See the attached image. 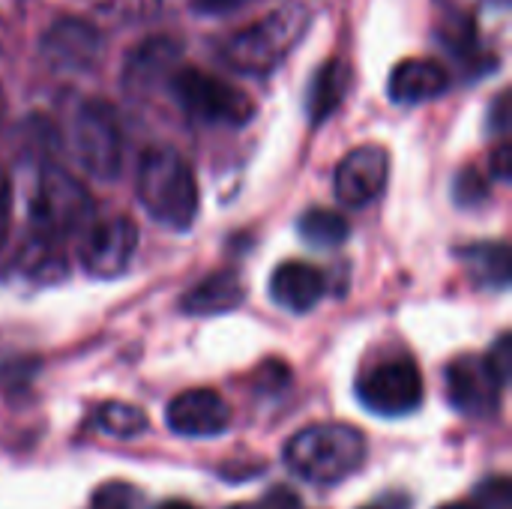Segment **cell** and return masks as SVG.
<instances>
[{
  "mask_svg": "<svg viewBox=\"0 0 512 509\" xmlns=\"http://www.w3.org/2000/svg\"><path fill=\"white\" fill-rule=\"evenodd\" d=\"M369 509H372V507H369Z\"/></svg>",
  "mask_w": 512,
  "mask_h": 509,
  "instance_id": "e575fe53",
  "label": "cell"
},
{
  "mask_svg": "<svg viewBox=\"0 0 512 509\" xmlns=\"http://www.w3.org/2000/svg\"><path fill=\"white\" fill-rule=\"evenodd\" d=\"M489 129L495 135H507V129H510V93L507 90H501L489 108Z\"/></svg>",
  "mask_w": 512,
  "mask_h": 509,
  "instance_id": "83f0119b",
  "label": "cell"
},
{
  "mask_svg": "<svg viewBox=\"0 0 512 509\" xmlns=\"http://www.w3.org/2000/svg\"><path fill=\"white\" fill-rule=\"evenodd\" d=\"M390 180V153L381 144H360L354 147L336 168L333 189L345 207H369Z\"/></svg>",
  "mask_w": 512,
  "mask_h": 509,
  "instance_id": "30bf717a",
  "label": "cell"
},
{
  "mask_svg": "<svg viewBox=\"0 0 512 509\" xmlns=\"http://www.w3.org/2000/svg\"><path fill=\"white\" fill-rule=\"evenodd\" d=\"M9 210H12V186H9V174L0 165V246L6 243V231H9Z\"/></svg>",
  "mask_w": 512,
  "mask_h": 509,
  "instance_id": "f1b7e54d",
  "label": "cell"
},
{
  "mask_svg": "<svg viewBox=\"0 0 512 509\" xmlns=\"http://www.w3.org/2000/svg\"><path fill=\"white\" fill-rule=\"evenodd\" d=\"M72 150L96 180H117L123 168V129L105 99H84L72 117Z\"/></svg>",
  "mask_w": 512,
  "mask_h": 509,
  "instance_id": "8992f818",
  "label": "cell"
},
{
  "mask_svg": "<svg viewBox=\"0 0 512 509\" xmlns=\"http://www.w3.org/2000/svg\"><path fill=\"white\" fill-rule=\"evenodd\" d=\"M489 168H492V174L498 177V180H507L512 171V150L510 144L504 141L501 147H495V153H492V162H489Z\"/></svg>",
  "mask_w": 512,
  "mask_h": 509,
  "instance_id": "f546056e",
  "label": "cell"
},
{
  "mask_svg": "<svg viewBox=\"0 0 512 509\" xmlns=\"http://www.w3.org/2000/svg\"><path fill=\"white\" fill-rule=\"evenodd\" d=\"M165 423L183 438H216L231 423V408L216 390H186L168 402Z\"/></svg>",
  "mask_w": 512,
  "mask_h": 509,
  "instance_id": "7c38bea8",
  "label": "cell"
},
{
  "mask_svg": "<svg viewBox=\"0 0 512 509\" xmlns=\"http://www.w3.org/2000/svg\"><path fill=\"white\" fill-rule=\"evenodd\" d=\"M489 357V363H492V369H495V375L501 378V384L507 387L510 384V375H512V339L510 333H501V339L495 342V348L486 354Z\"/></svg>",
  "mask_w": 512,
  "mask_h": 509,
  "instance_id": "484cf974",
  "label": "cell"
},
{
  "mask_svg": "<svg viewBox=\"0 0 512 509\" xmlns=\"http://www.w3.org/2000/svg\"><path fill=\"white\" fill-rule=\"evenodd\" d=\"M474 509H512V483L507 477H492L477 489Z\"/></svg>",
  "mask_w": 512,
  "mask_h": 509,
  "instance_id": "cb8c5ba5",
  "label": "cell"
},
{
  "mask_svg": "<svg viewBox=\"0 0 512 509\" xmlns=\"http://www.w3.org/2000/svg\"><path fill=\"white\" fill-rule=\"evenodd\" d=\"M453 78L450 69L441 60H429V57H411L402 60L387 81V93L396 105H423L432 102L438 96H444L450 90Z\"/></svg>",
  "mask_w": 512,
  "mask_h": 509,
  "instance_id": "9a60e30c",
  "label": "cell"
},
{
  "mask_svg": "<svg viewBox=\"0 0 512 509\" xmlns=\"http://www.w3.org/2000/svg\"><path fill=\"white\" fill-rule=\"evenodd\" d=\"M93 426L111 438H138L141 432H147V417L135 405L105 402L93 411Z\"/></svg>",
  "mask_w": 512,
  "mask_h": 509,
  "instance_id": "44dd1931",
  "label": "cell"
},
{
  "mask_svg": "<svg viewBox=\"0 0 512 509\" xmlns=\"http://www.w3.org/2000/svg\"><path fill=\"white\" fill-rule=\"evenodd\" d=\"M102 33L81 18H60L42 36V57L60 72H90L102 60Z\"/></svg>",
  "mask_w": 512,
  "mask_h": 509,
  "instance_id": "8fae6325",
  "label": "cell"
},
{
  "mask_svg": "<svg viewBox=\"0 0 512 509\" xmlns=\"http://www.w3.org/2000/svg\"><path fill=\"white\" fill-rule=\"evenodd\" d=\"M189 3H192V9H195L198 15H210V18H216V15L240 12V9H246L249 3H255V0H189Z\"/></svg>",
  "mask_w": 512,
  "mask_h": 509,
  "instance_id": "4316f807",
  "label": "cell"
},
{
  "mask_svg": "<svg viewBox=\"0 0 512 509\" xmlns=\"http://www.w3.org/2000/svg\"><path fill=\"white\" fill-rule=\"evenodd\" d=\"M135 249H138L135 222L126 216H111L87 225L78 258L93 279H114L129 267Z\"/></svg>",
  "mask_w": 512,
  "mask_h": 509,
  "instance_id": "ba28073f",
  "label": "cell"
},
{
  "mask_svg": "<svg viewBox=\"0 0 512 509\" xmlns=\"http://www.w3.org/2000/svg\"><path fill=\"white\" fill-rule=\"evenodd\" d=\"M168 93L183 108L186 117L204 126H246L255 117V102L249 93L234 87L231 81L195 69V66H177L168 78Z\"/></svg>",
  "mask_w": 512,
  "mask_h": 509,
  "instance_id": "277c9868",
  "label": "cell"
},
{
  "mask_svg": "<svg viewBox=\"0 0 512 509\" xmlns=\"http://www.w3.org/2000/svg\"><path fill=\"white\" fill-rule=\"evenodd\" d=\"M309 27H312L309 6L285 3L267 12L264 18L228 33L216 45V54L228 69L240 75H270L303 42Z\"/></svg>",
  "mask_w": 512,
  "mask_h": 509,
  "instance_id": "6da1fadb",
  "label": "cell"
},
{
  "mask_svg": "<svg viewBox=\"0 0 512 509\" xmlns=\"http://www.w3.org/2000/svg\"><path fill=\"white\" fill-rule=\"evenodd\" d=\"M462 261L474 273V279L486 288L510 285V249L507 243H477L462 252Z\"/></svg>",
  "mask_w": 512,
  "mask_h": 509,
  "instance_id": "d6986e66",
  "label": "cell"
},
{
  "mask_svg": "<svg viewBox=\"0 0 512 509\" xmlns=\"http://www.w3.org/2000/svg\"><path fill=\"white\" fill-rule=\"evenodd\" d=\"M246 288L240 282V276L234 270H222L207 276L204 282H198L192 291H186L180 309L189 315H222L231 312L243 303Z\"/></svg>",
  "mask_w": 512,
  "mask_h": 509,
  "instance_id": "ac0fdd59",
  "label": "cell"
},
{
  "mask_svg": "<svg viewBox=\"0 0 512 509\" xmlns=\"http://www.w3.org/2000/svg\"><path fill=\"white\" fill-rule=\"evenodd\" d=\"M366 462V438L348 423H315L285 444V465L312 486H333L357 474Z\"/></svg>",
  "mask_w": 512,
  "mask_h": 509,
  "instance_id": "3957f363",
  "label": "cell"
},
{
  "mask_svg": "<svg viewBox=\"0 0 512 509\" xmlns=\"http://www.w3.org/2000/svg\"><path fill=\"white\" fill-rule=\"evenodd\" d=\"M357 399L378 417H405L423 405V375L411 360H387L360 378Z\"/></svg>",
  "mask_w": 512,
  "mask_h": 509,
  "instance_id": "52a82bcc",
  "label": "cell"
},
{
  "mask_svg": "<svg viewBox=\"0 0 512 509\" xmlns=\"http://www.w3.org/2000/svg\"><path fill=\"white\" fill-rule=\"evenodd\" d=\"M93 509H147V498L132 483H105L93 492Z\"/></svg>",
  "mask_w": 512,
  "mask_h": 509,
  "instance_id": "603a6c76",
  "label": "cell"
},
{
  "mask_svg": "<svg viewBox=\"0 0 512 509\" xmlns=\"http://www.w3.org/2000/svg\"><path fill=\"white\" fill-rule=\"evenodd\" d=\"M348 90H351V66L339 57L321 63L306 87V114L312 126H321L324 120H330L345 102Z\"/></svg>",
  "mask_w": 512,
  "mask_h": 509,
  "instance_id": "e0dca14e",
  "label": "cell"
},
{
  "mask_svg": "<svg viewBox=\"0 0 512 509\" xmlns=\"http://www.w3.org/2000/svg\"><path fill=\"white\" fill-rule=\"evenodd\" d=\"M183 45L171 36H150L126 54L123 87L132 96H144L156 87H165L171 72L177 69Z\"/></svg>",
  "mask_w": 512,
  "mask_h": 509,
  "instance_id": "4fadbf2b",
  "label": "cell"
},
{
  "mask_svg": "<svg viewBox=\"0 0 512 509\" xmlns=\"http://www.w3.org/2000/svg\"><path fill=\"white\" fill-rule=\"evenodd\" d=\"M228 509H261V507H249V504H234V507Z\"/></svg>",
  "mask_w": 512,
  "mask_h": 509,
  "instance_id": "836d02e7",
  "label": "cell"
},
{
  "mask_svg": "<svg viewBox=\"0 0 512 509\" xmlns=\"http://www.w3.org/2000/svg\"><path fill=\"white\" fill-rule=\"evenodd\" d=\"M135 192L141 207L165 228L186 231L198 216V183L192 165L174 147H147L138 171H135Z\"/></svg>",
  "mask_w": 512,
  "mask_h": 509,
  "instance_id": "7a4b0ae2",
  "label": "cell"
},
{
  "mask_svg": "<svg viewBox=\"0 0 512 509\" xmlns=\"http://www.w3.org/2000/svg\"><path fill=\"white\" fill-rule=\"evenodd\" d=\"M441 509H474L471 504H447V507H441Z\"/></svg>",
  "mask_w": 512,
  "mask_h": 509,
  "instance_id": "d6a6232c",
  "label": "cell"
},
{
  "mask_svg": "<svg viewBox=\"0 0 512 509\" xmlns=\"http://www.w3.org/2000/svg\"><path fill=\"white\" fill-rule=\"evenodd\" d=\"M270 297L288 312H309L324 297V276L306 261H285L270 279Z\"/></svg>",
  "mask_w": 512,
  "mask_h": 509,
  "instance_id": "2e32d148",
  "label": "cell"
},
{
  "mask_svg": "<svg viewBox=\"0 0 512 509\" xmlns=\"http://www.w3.org/2000/svg\"><path fill=\"white\" fill-rule=\"evenodd\" d=\"M21 267H24L27 276L42 279V282H54V279H63V276H66V261H63L57 243L42 240V237H33V240L24 246Z\"/></svg>",
  "mask_w": 512,
  "mask_h": 509,
  "instance_id": "7402d4cb",
  "label": "cell"
},
{
  "mask_svg": "<svg viewBox=\"0 0 512 509\" xmlns=\"http://www.w3.org/2000/svg\"><path fill=\"white\" fill-rule=\"evenodd\" d=\"M486 198V180L480 177L477 168H465L456 177V201L459 204H477Z\"/></svg>",
  "mask_w": 512,
  "mask_h": 509,
  "instance_id": "d4e9b609",
  "label": "cell"
},
{
  "mask_svg": "<svg viewBox=\"0 0 512 509\" xmlns=\"http://www.w3.org/2000/svg\"><path fill=\"white\" fill-rule=\"evenodd\" d=\"M504 384L495 375L489 357L468 354L450 363L447 369V399L459 414L468 417H489L501 405Z\"/></svg>",
  "mask_w": 512,
  "mask_h": 509,
  "instance_id": "9c48e42d",
  "label": "cell"
},
{
  "mask_svg": "<svg viewBox=\"0 0 512 509\" xmlns=\"http://www.w3.org/2000/svg\"><path fill=\"white\" fill-rule=\"evenodd\" d=\"M261 509H300V501H297L291 492L276 489V492H270V495L264 498V507Z\"/></svg>",
  "mask_w": 512,
  "mask_h": 509,
  "instance_id": "4dcf8cb0",
  "label": "cell"
},
{
  "mask_svg": "<svg viewBox=\"0 0 512 509\" xmlns=\"http://www.w3.org/2000/svg\"><path fill=\"white\" fill-rule=\"evenodd\" d=\"M90 219H93V198L84 189V183L60 165H45L30 195L33 237L54 243L66 234L84 231Z\"/></svg>",
  "mask_w": 512,
  "mask_h": 509,
  "instance_id": "5b68a950",
  "label": "cell"
},
{
  "mask_svg": "<svg viewBox=\"0 0 512 509\" xmlns=\"http://www.w3.org/2000/svg\"><path fill=\"white\" fill-rule=\"evenodd\" d=\"M159 509H195V507H189L186 501H168V504H162Z\"/></svg>",
  "mask_w": 512,
  "mask_h": 509,
  "instance_id": "1f68e13d",
  "label": "cell"
},
{
  "mask_svg": "<svg viewBox=\"0 0 512 509\" xmlns=\"http://www.w3.org/2000/svg\"><path fill=\"white\" fill-rule=\"evenodd\" d=\"M300 237L315 246V249H336L348 240L351 234V225L342 213L336 210H327V207H309L303 216H300Z\"/></svg>",
  "mask_w": 512,
  "mask_h": 509,
  "instance_id": "ffe728a7",
  "label": "cell"
},
{
  "mask_svg": "<svg viewBox=\"0 0 512 509\" xmlns=\"http://www.w3.org/2000/svg\"><path fill=\"white\" fill-rule=\"evenodd\" d=\"M435 36L438 42L462 63V69L471 75V78H480V75H489L498 69V57L492 51H483L480 48V33H477V21L474 15H468L465 9H456V6H444V12L438 15V24H435Z\"/></svg>",
  "mask_w": 512,
  "mask_h": 509,
  "instance_id": "5bb4252c",
  "label": "cell"
}]
</instances>
